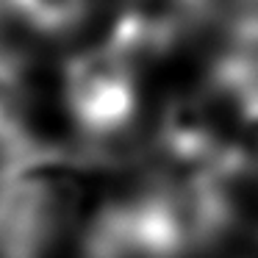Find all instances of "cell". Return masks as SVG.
<instances>
[{"mask_svg":"<svg viewBox=\"0 0 258 258\" xmlns=\"http://www.w3.org/2000/svg\"><path fill=\"white\" fill-rule=\"evenodd\" d=\"M86 161L39 145L0 167V258H47L67 228Z\"/></svg>","mask_w":258,"mask_h":258,"instance_id":"obj_1","label":"cell"},{"mask_svg":"<svg viewBox=\"0 0 258 258\" xmlns=\"http://www.w3.org/2000/svg\"><path fill=\"white\" fill-rule=\"evenodd\" d=\"M64 106L81 134L92 139L119 136L136 114V61L114 45L86 47L75 53L61 78Z\"/></svg>","mask_w":258,"mask_h":258,"instance_id":"obj_2","label":"cell"},{"mask_svg":"<svg viewBox=\"0 0 258 258\" xmlns=\"http://www.w3.org/2000/svg\"><path fill=\"white\" fill-rule=\"evenodd\" d=\"M208 92L222 97L233 111L258 103V9L228 28L225 45L208 75Z\"/></svg>","mask_w":258,"mask_h":258,"instance_id":"obj_3","label":"cell"},{"mask_svg":"<svg viewBox=\"0 0 258 258\" xmlns=\"http://www.w3.org/2000/svg\"><path fill=\"white\" fill-rule=\"evenodd\" d=\"M23 31L39 36H70L89 17V0H6Z\"/></svg>","mask_w":258,"mask_h":258,"instance_id":"obj_4","label":"cell"},{"mask_svg":"<svg viewBox=\"0 0 258 258\" xmlns=\"http://www.w3.org/2000/svg\"><path fill=\"white\" fill-rule=\"evenodd\" d=\"M236 117H239V142L241 150H244L247 175L258 178V103L241 106Z\"/></svg>","mask_w":258,"mask_h":258,"instance_id":"obj_5","label":"cell"}]
</instances>
